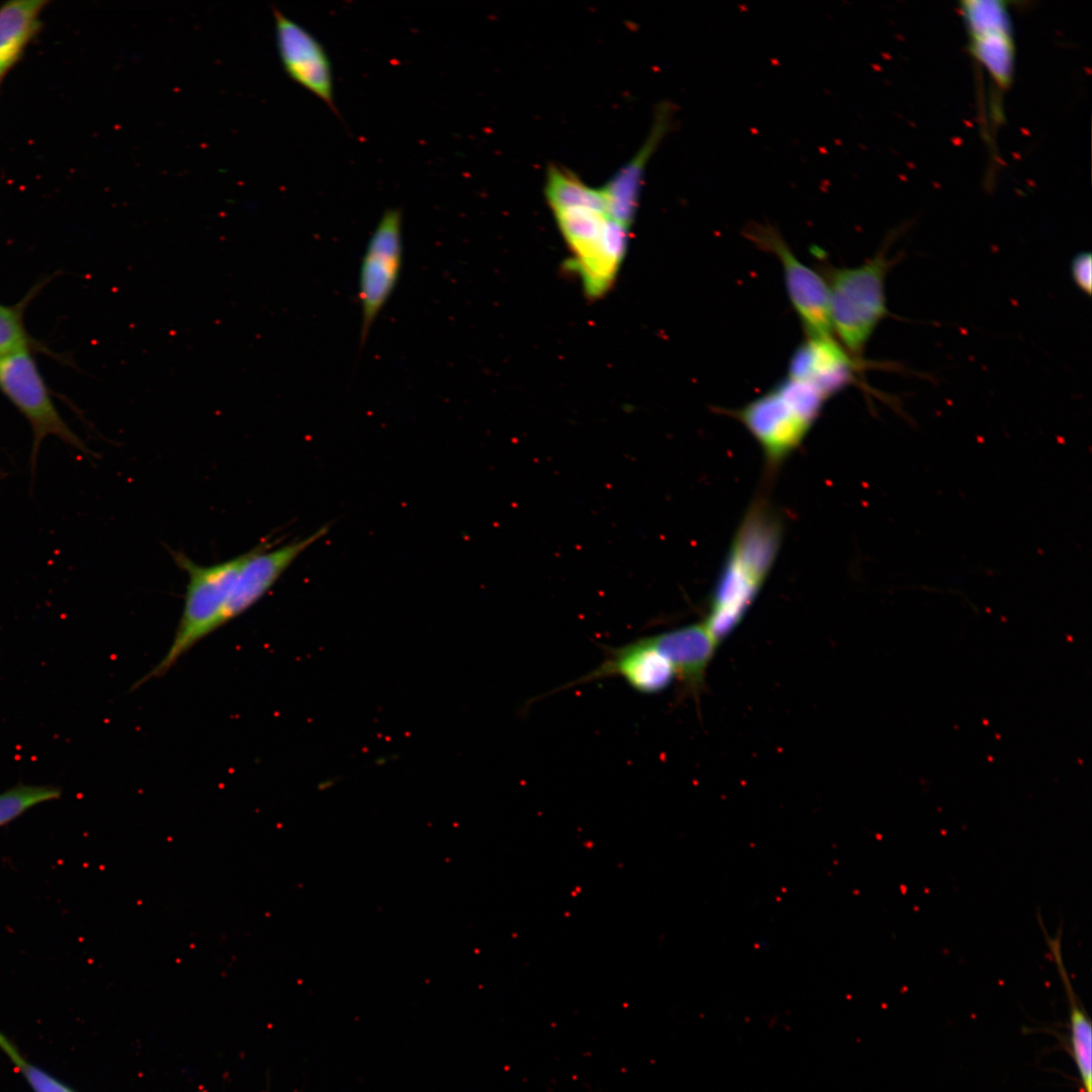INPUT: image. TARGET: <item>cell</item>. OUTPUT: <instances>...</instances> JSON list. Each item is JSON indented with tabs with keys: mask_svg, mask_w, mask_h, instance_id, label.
<instances>
[{
	"mask_svg": "<svg viewBox=\"0 0 1092 1092\" xmlns=\"http://www.w3.org/2000/svg\"><path fill=\"white\" fill-rule=\"evenodd\" d=\"M782 528L765 506L756 504L738 528L712 594L704 625L719 643L743 618L777 557Z\"/></svg>",
	"mask_w": 1092,
	"mask_h": 1092,
	"instance_id": "obj_1",
	"label": "cell"
},
{
	"mask_svg": "<svg viewBox=\"0 0 1092 1092\" xmlns=\"http://www.w3.org/2000/svg\"><path fill=\"white\" fill-rule=\"evenodd\" d=\"M895 235H890L875 255L860 265L839 267L820 258L822 260L815 268L827 286L833 335L857 360H864L869 341L880 323L890 314L886 277L901 260L900 255L889 256Z\"/></svg>",
	"mask_w": 1092,
	"mask_h": 1092,
	"instance_id": "obj_2",
	"label": "cell"
},
{
	"mask_svg": "<svg viewBox=\"0 0 1092 1092\" xmlns=\"http://www.w3.org/2000/svg\"><path fill=\"white\" fill-rule=\"evenodd\" d=\"M171 553L177 566L187 574L181 618L167 652L134 688L164 675L199 641L228 624L226 606L250 550L210 565L199 564L179 551Z\"/></svg>",
	"mask_w": 1092,
	"mask_h": 1092,
	"instance_id": "obj_3",
	"label": "cell"
},
{
	"mask_svg": "<svg viewBox=\"0 0 1092 1092\" xmlns=\"http://www.w3.org/2000/svg\"><path fill=\"white\" fill-rule=\"evenodd\" d=\"M827 399L811 384L786 376L731 414L776 466L801 445Z\"/></svg>",
	"mask_w": 1092,
	"mask_h": 1092,
	"instance_id": "obj_4",
	"label": "cell"
},
{
	"mask_svg": "<svg viewBox=\"0 0 1092 1092\" xmlns=\"http://www.w3.org/2000/svg\"><path fill=\"white\" fill-rule=\"evenodd\" d=\"M561 234L573 252V263L585 287L611 286L622 263L629 229L608 213L573 207L553 211Z\"/></svg>",
	"mask_w": 1092,
	"mask_h": 1092,
	"instance_id": "obj_5",
	"label": "cell"
},
{
	"mask_svg": "<svg viewBox=\"0 0 1092 1092\" xmlns=\"http://www.w3.org/2000/svg\"><path fill=\"white\" fill-rule=\"evenodd\" d=\"M742 235L755 248L770 254L780 262L789 299L805 335L834 337L828 290L821 274L796 256L775 225L750 221L743 228Z\"/></svg>",
	"mask_w": 1092,
	"mask_h": 1092,
	"instance_id": "obj_6",
	"label": "cell"
},
{
	"mask_svg": "<svg viewBox=\"0 0 1092 1092\" xmlns=\"http://www.w3.org/2000/svg\"><path fill=\"white\" fill-rule=\"evenodd\" d=\"M0 390L31 428V462H35L47 437H56L76 449L85 450L82 441L56 408L28 349L0 357Z\"/></svg>",
	"mask_w": 1092,
	"mask_h": 1092,
	"instance_id": "obj_7",
	"label": "cell"
},
{
	"mask_svg": "<svg viewBox=\"0 0 1092 1092\" xmlns=\"http://www.w3.org/2000/svg\"><path fill=\"white\" fill-rule=\"evenodd\" d=\"M401 225V209H385L365 248L358 282L361 346L398 282L403 257Z\"/></svg>",
	"mask_w": 1092,
	"mask_h": 1092,
	"instance_id": "obj_8",
	"label": "cell"
},
{
	"mask_svg": "<svg viewBox=\"0 0 1092 1092\" xmlns=\"http://www.w3.org/2000/svg\"><path fill=\"white\" fill-rule=\"evenodd\" d=\"M960 10L973 59L997 90L1009 89L1015 67V44L1007 2L964 1Z\"/></svg>",
	"mask_w": 1092,
	"mask_h": 1092,
	"instance_id": "obj_9",
	"label": "cell"
},
{
	"mask_svg": "<svg viewBox=\"0 0 1092 1092\" xmlns=\"http://www.w3.org/2000/svg\"><path fill=\"white\" fill-rule=\"evenodd\" d=\"M277 52L288 77L322 100L336 115L329 55L320 40L277 7L272 8Z\"/></svg>",
	"mask_w": 1092,
	"mask_h": 1092,
	"instance_id": "obj_10",
	"label": "cell"
},
{
	"mask_svg": "<svg viewBox=\"0 0 1092 1092\" xmlns=\"http://www.w3.org/2000/svg\"><path fill=\"white\" fill-rule=\"evenodd\" d=\"M324 526L310 536L270 549L263 542L250 550L225 610L226 622L238 618L258 603L277 582L292 562L310 545L324 537Z\"/></svg>",
	"mask_w": 1092,
	"mask_h": 1092,
	"instance_id": "obj_11",
	"label": "cell"
},
{
	"mask_svg": "<svg viewBox=\"0 0 1092 1092\" xmlns=\"http://www.w3.org/2000/svg\"><path fill=\"white\" fill-rule=\"evenodd\" d=\"M870 366L873 363L853 358L834 337L806 336L793 352L787 376L811 384L830 398Z\"/></svg>",
	"mask_w": 1092,
	"mask_h": 1092,
	"instance_id": "obj_12",
	"label": "cell"
},
{
	"mask_svg": "<svg viewBox=\"0 0 1092 1092\" xmlns=\"http://www.w3.org/2000/svg\"><path fill=\"white\" fill-rule=\"evenodd\" d=\"M610 676L622 677L637 692L655 694L669 687L675 674L668 660L644 638H640L620 647L608 648L606 659L597 668L567 687Z\"/></svg>",
	"mask_w": 1092,
	"mask_h": 1092,
	"instance_id": "obj_13",
	"label": "cell"
},
{
	"mask_svg": "<svg viewBox=\"0 0 1092 1092\" xmlns=\"http://www.w3.org/2000/svg\"><path fill=\"white\" fill-rule=\"evenodd\" d=\"M644 640L668 660L688 693L696 695L700 692L718 644L704 623L644 637Z\"/></svg>",
	"mask_w": 1092,
	"mask_h": 1092,
	"instance_id": "obj_14",
	"label": "cell"
},
{
	"mask_svg": "<svg viewBox=\"0 0 1092 1092\" xmlns=\"http://www.w3.org/2000/svg\"><path fill=\"white\" fill-rule=\"evenodd\" d=\"M1066 993L1069 1009V1050L1077 1069L1082 1092H1092V1023L1082 1005L1066 969L1062 952V925L1051 936L1038 923Z\"/></svg>",
	"mask_w": 1092,
	"mask_h": 1092,
	"instance_id": "obj_15",
	"label": "cell"
},
{
	"mask_svg": "<svg viewBox=\"0 0 1092 1092\" xmlns=\"http://www.w3.org/2000/svg\"><path fill=\"white\" fill-rule=\"evenodd\" d=\"M671 106H662L654 127L640 152L627 163L602 189L609 216L630 228L639 200V191L646 163L665 134L670 121Z\"/></svg>",
	"mask_w": 1092,
	"mask_h": 1092,
	"instance_id": "obj_16",
	"label": "cell"
},
{
	"mask_svg": "<svg viewBox=\"0 0 1092 1092\" xmlns=\"http://www.w3.org/2000/svg\"><path fill=\"white\" fill-rule=\"evenodd\" d=\"M48 1H10L0 7V70L7 73L40 28Z\"/></svg>",
	"mask_w": 1092,
	"mask_h": 1092,
	"instance_id": "obj_17",
	"label": "cell"
},
{
	"mask_svg": "<svg viewBox=\"0 0 1092 1092\" xmlns=\"http://www.w3.org/2000/svg\"><path fill=\"white\" fill-rule=\"evenodd\" d=\"M545 195L552 211L587 207L608 213L601 188L586 185L573 173L557 166H551L547 172Z\"/></svg>",
	"mask_w": 1092,
	"mask_h": 1092,
	"instance_id": "obj_18",
	"label": "cell"
},
{
	"mask_svg": "<svg viewBox=\"0 0 1092 1092\" xmlns=\"http://www.w3.org/2000/svg\"><path fill=\"white\" fill-rule=\"evenodd\" d=\"M61 795L62 790L56 786L26 784H18L0 793V827L38 804L58 800Z\"/></svg>",
	"mask_w": 1092,
	"mask_h": 1092,
	"instance_id": "obj_19",
	"label": "cell"
},
{
	"mask_svg": "<svg viewBox=\"0 0 1092 1092\" xmlns=\"http://www.w3.org/2000/svg\"><path fill=\"white\" fill-rule=\"evenodd\" d=\"M0 1050L22 1075L32 1092H76L60 1079L30 1063L2 1031H0Z\"/></svg>",
	"mask_w": 1092,
	"mask_h": 1092,
	"instance_id": "obj_20",
	"label": "cell"
},
{
	"mask_svg": "<svg viewBox=\"0 0 1092 1092\" xmlns=\"http://www.w3.org/2000/svg\"><path fill=\"white\" fill-rule=\"evenodd\" d=\"M28 338L17 308L0 304V357L27 349Z\"/></svg>",
	"mask_w": 1092,
	"mask_h": 1092,
	"instance_id": "obj_21",
	"label": "cell"
},
{
	"mask_svg": "<svg viewBox=\"0 0 1092 1092\" xmlns=\"http://www.w3.org/2000/svg\"><path fill=\"white\" fill-rule=\"evenodd\" d=\"M1091 261L1090 252H1081L1074 257L1071 264V274L1075 284L1087 295L1091 293Z\"/></svg>",
	"mask_w": 1092,
	"mask_h": 1092,
	"instance_id": "obj_22",
	"label": "cell"
},
{
	"mask_svg": "<svg viewBox=\"0 0 1092 1092\" xmlns=\"http://www.w3.org/2000/svg\"><path fill=\"white\" fill-rule=\"evenodd\" d=\"M4 75H5V73H3V72H2L1 70H0V81H1V79L3 78V76H4Z\"/></svg>",
	"mask_w": 1092,
	"mask_h": 1092,
	"instance_id": "obj_23",
	"label": "cell"
}]
</instances>
